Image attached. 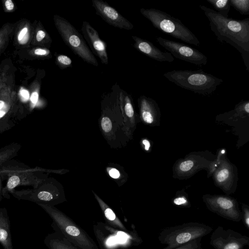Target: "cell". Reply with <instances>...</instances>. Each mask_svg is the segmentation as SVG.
<instances>
[{"mask_svg":"<svg viewBox=\"0 0 249 249\" xmlns=\"http://www.w3.org/2000/svg\"><path fill=\"white\" fill-rule=\"evenodd\" d=\"M199 8L207 18L211 30L217 40L235 48L249 71V18L235 19L225 17L204 5H199Z\"/></svg>","mask_w":249,"mask_h":249,"instance_id":"obj_1","label":"cell"},{"mask_svg":"<svg viewBox=\"0 0 249 249\" xmlns=\"http://www.w3.org/2000/svg\"><path fill=\"white\" fill-rule=\"evenodd\" d=\"M45 170L40 167H30L17 160H10L0 167L1 180L6 179L2 188V196L10 198V193L20 186L37 188L45 180L43 173Z\"/></svg>","mask_w":249,"mask_h":249,"instance_id":"obj_2","label":"cell"},{"mask_svg":"<svg viewBox=\"0 0 249 249\" xmlns=\"http://www.w3.org/2000/svg\"><path fill=\"white\" fill-rule=\"evenodd\" d=\"M53 220L52 227L55 232L78 249H99L93 239L85 230L65 213L54 206L38 204Z\"/></svg>","mask_w":249,"mask_h":249,"instance_id":"obj_3","label":"cell"},{"mask_svg":"<svg viewBox=\"0 0 249 249\" xmlns=\"http://www.w3.org/2000/svg\"><path fill=\"white\" fill-rule=\"evenodd\" d=\"M163 76L178 86L203 96L211 95L223 81L202 70H173Z\"/></svg>","mask_w":249,"mask_h":249,"instance_id":"obj_4","label":"cell"},{"mask_svg":"<svg viewBox=\"0 0 249 249\" xmlns=\"http://www.w3.org/2000/svg\"><path fill=\"white\" fill-rule=\"evenodd\" d=\"M141 14L159 30L183 42L199 46L200 41L180 19L155 8L140 9Z\"/></svg>","mask_w":249,"mask_h":249,"instance_id":"obj_5","label":"cell"},{"mask_svg":"<svg viewBox=\"0 0 249 249\" xmlns=\"http://www.w3.org/2000/svg\"><path fill=\"white\" fill-rule=\"evenodd\" d=\"M213 228L196 222L185 223L163 229L159 234V242L166 247L162 249H173L185 243L209 234Z\"/></svg>","mask_w":249,"mask_h":249,"instance_id":"obj_6","label":"cell"},{"mask_svg":"<svg viewBox=\"0 0 249 249\" xmlns=\"http://www.w3.org/2000/svg\"><path fill=\"white\" fill-rule=\"evenodd\" d=\"M54 24L64 42L87 63L98 66V61L78 31L65 18L54 15Z\"/></svg>","mask_w":249,"mask_h":249,"instance_id":"obj_7","label":"cell"},{"mask_svg":"<svg viewBox=\"0 0 249 249\" xmlns=\"http://www.w3.org/2000/svg\"><path fill=\"white\" fill-rule=\"evenodd\" d=\"M216 185L229 195L236 188L237 171L236 167L224 156H220L214 160L210 169Z\"/></svg>","mask_w":249,"mask_h":249,"instance_id":"obj_8","label":"cell"},{"mask_svg":"<svg viewBox=\"0 0 249 249\" xmlns=\"http://www.w3.org/2000/svg\"><path fill=\"white\" fill-rule=\"evenodd\" d=\"M202 200L211 212L232 221L242 220V213L235 198L228 195L206 194L202 196Z\"/></svg>","mask_w":249,"mask_h":249,"instance_id":"obj_9","label":"cell"},{"mask_svg":"<svg viewBox=\"0 0 249 249\" xmlns=\"http://www.w3.org/2000/svg\"><path fill=\"white\" fill-rule=\"evenodd\" d=\"M156 39L160 45L176 58L200 67L207 63V57L197 49L160 36L157 37Z\"/></svg>","mask_w":249,"mask_h":249,"instance_id":"obj_10","label":"cell"},{"mask_svg":"<svg viewBox=\"0 0 249 249\" xmlns=\"http://www.w3.org/2000/svg\"><path fill=\"white\" fill-rule=\"evenodd\" d=\"M210 244L214 249H244L249 246V237L219 226L211 234Z\"/></svg>","mask_w":249,"mask_h":249,"instance_id":"obj_11","label":"cell"},{"mask_svg":"<svg viewBox=\"0 0 249 249\" xmlns=\"http://www.w3.org/2000/svg\"><path fill=\"white\" fill-rule=\"evenodd\" d=\"M44 181L36 188L14 190L10 194L18 200L53 206L61 201L59 200L60 196L53 188L45 183Z\"/></svg>","mask_w":249,"mask_h":249,"instance_id":"obj_12","label":"cell"},{"mask_svg":"<svg viewBox=\"0 0 249 249\" xmlns=\"http://www.w3.org/2000/svg\"><path fill=\"white\" fill-rule=\"evenodd\" d=\"M93 230L101 249L124 248L126 240L124 231L114 229L102 222H97L94 224Z\"/></svg>","mask_w":249,"mask_h":249,"instance_id":"obj_13","label":"cell"},{"mask_svg":"<svg viewBox=\"0 0 249 249\" xmlns=\"http://www.w3.org/2000/svg\"><path fill=\"white\" fill-rule=\"evenodd\" d=\"M214 160H209L204 154H190L175 164V178L183 179L192 176L200 169L208 168L210 170Z\"/></svg>","mask_w":249,"mask_h":249,"instance_id":"obj_14","label":"cell"},{"mask_svg":"<svg viewBox=\"0 0 249 249\" xmlns=\"http://www.w3.org/2000/svg\"><path fill=\"white\" fill-rule=\"evenodd\" d=\"M96 14L108 24L121 29L130 30L134 25L114 8L102 0H92Z\"/></svg>","mask_w":249,"mask_h":249,"instance_id":"obj_15","label":"cell"},{"mask_svg":"<svg viewBox=\"0 0 249 249\" xmlns=\"http://www.w3.org/2000/svg\"><path fill=\"white\" fill-rule=\"evenodd\" d=\"M81 31L85 40L87 42L93 54L100 58L102 63L105 65L108 64V57L107 44L101 39L97 30L89 22L83 21Z\"/></svg>","mask_w":249,"mask_h":249,"instance_id":"obj_16","label":"cell"},{"mask_svg":"<svg viewBox=\"0 0 249 249\" xmlns=\"http://www.w3.org/2000/svg\"><path fill=\"white\" fill-rule=\"evenodd\" d=\"M133 47L140 52L159 62H173L174 58L169 52H163L151 42L136 36H132Z\"/></svg>","mask_w":249,"mask_h":249,"instance_id":"obj_17","label":"cell"},{"mask_svg":"<svg viewBox=\"0 0 249 249\" xmlns=\"http://www.w3.org/2000/svg\"><path fill=\"white\" fill-rule=\"evenodd\" d=\"M138 102L142 120L149 124L156 125L157 123H159L160 111L156 101L145 95H142L138 98Z\"/></svg>","mask_w":249,"mask_h":249,"instance_id":"obj_18","label":"cell"},{"mask_svg":"<svg viewBox=\"0 0 249 249\" xmlns=\"http://www.w3.org/2000/svg\"><path fill=\"white\" fill-rule=\"evenodd\" d=\"M0 243L3 249H13L10 223L6 208H0Z\"/></svg>","mask_w":249,"mask_h":249,"instance_id":"obj_19","label":"cell"},{"mask_svg":"<svg viewBox=\"0 0 249 249\" xmlns=\"http://www.w3.org/2000/svg\"><path fill=\"white\" fill-rule=\"evenodd\" d=\"M95 196L102 211L106 223L118 230L129 231L124 226L113 210L98 196L96 195Z\"/></svg>","mask_w":249,"mask_h":249,"instance_id":"obj_20","label":"cell"},{"mask_svg":"<svg viewBox=\"0 0 249 249\" xmlns=\"http://www.w3.org/2000/svg\"><path fill=\"white\" fill-rule=\"evenodd\" d=\"M44 243L48 249H78L56 232L48 234L45 237Z\"/></svg>","mask_w":249,"mask_h":249,"instance_id":"obj_21","label":"cell"},{"mask_svg":"<svg viewBox=\"0 0 249 249\" xmlns=\"http://www.w3.org/2000/svg\"><path fill=\"white\" fill-rule=\"evenodd\" d=\"M21 148L18 143L13 142L0 149V167L7 161L12 160L18 154Z\"/></svg>","mask_w":249,"mask_h":249,"instance_id":"obj_22","label":"cell"},{"mask_svg":"<svg viewBox=\"0 0 249 249\" xmlns=\"http://www.w3.org/2000/svg\"><path fill=\"white\" fill-rule=\"evenodd\" d=\"M210 3L217 12L225 17H229L231 4L230 0H206Z\"/></svg>","mask_w":249,"mask_h":249,"instance_id":"obj_23","label":"cell"},{"mask_svg":"<svg viewBox=\"0 0 249 249\" xmlns=\"http://www.w3.org/2000/svg\"><path fill=\"white\" fill-rule=\"evenodd\" d=\"M231 6L242 15H249V0H230Z\"/></svg>","mask_w":249,"mask_h":249,"instance_id":"obj_24","label":"cell"},{"mask_svg":"<svg viewBox=\"0 0 249 249\" xmlns=\"http://www.w3.org/2000/svg\"><path fill=\"white\" fill-rule=\"evenodd\" d=\"M173 203L175 205L181 208H188L191 207L188 196L185 192H178L173 200Z\"/></svg>","mask_w":249,"mask_h":249,"instance_id":"obj_25","label":"cell"},{"mask_svg":"<svg viewBox=\"0 0 249 249\" xmlns=\"http://www.w3.org/2000/svg\"><path fill=\"white\" fill-rule=\"evenodd\" d=\"M72 62L70 57L63 54H59L56 57L55 63L59 68L62 70L71 67Z\"/></svg>","mask_w":249,"mask_h":249,"instance_id":"obj_26","label":"cell"},{"mask_svg":"<svg viewBox=\"0 0 249 249\" xmlns=\"http://www.w3.org/2000/svg\"><path fill=\"white\" fill-rule=\"evenodd\" d=\"M202 238H199L173 249H203L201 243Z\"/></svg>","mask_w":249,"mask_h":249,"instance_id":"obj_27","label":"cell"},{"mask_svg":"<svg viewBox=\"0 0 249 249\" xmlns=\"http://www.w3.org/2000/svg\"><path fill=\"white\" fill-rule=\"evenodd\" d=\"M242 220L244 226L249 229V206L245 204H242Z\"/></svg>","mask_w":249,"mask_h":249,"instance_id":"obj_28","label":"cell"},{"mask_svg":"<svg viewBox=\"0 0 249 249\" xmlns=\"http://www.w3.org/2000/svg\"><path fill=\"white\" fill-rule=\"evenodd\" d=\"M101 126L104 132L107 133L109 132L112 128V123L110 119L107 117L104 116L101 120Z\"/></svg>","mask_w":249,"mask_h":249,"instance_id":"obj_29","label":"cell"},{"mask_svg":"<svg viewBox=\"0 0 249 249\" xmlns=\"http://www.w3.org/2000/svg\"><path fill=\"white\" fill-rule=\"evenodd\" d=\"M34 53L37 55L48 56L50 55V52L48 50L38 48L35 50Z\"/></svg>","mask_w":249,"mask_h":249,"instance_id":"obj_30","label":"cell"},{"mask_svg":"<svg viewBox=\"0 0 249 249\" xmlns=\"http://www.w3.org/2000/svg\"><path fill=\"white\" fill-rule=\"evenodd\" d=\"M47 33L43 30H39L36 35V39L38 42L43 40L45 38H47Z\"/></svg>","mask_w":249,"mask_h":249,"instance_id":"obj_31","label":"cell"},{"mask_svg":"<svg viewBox=\"0 0 249 249\" xmlns=\"http://www.w3.org/2000/svg\"><path fill=\"white\" fill-rule=\"evenodd\" d=\"M110 176L115 178H118L120 176L119 171L115 169H112L109 172Z\"/></svg>","mask_w":249,"mask_h":249,"instance_id":"obj_32","label":"cell"},{"mask_svg":"<svg viewBox=\"0 0 249 249\" xmlns=\"http://www.w3.org/2000/svg\"><path fill=\"white\" fill-rule=\"evenodd\" d=\"M5 5L8 10H12L14 7V3L11 0H7L5 1Z\"/></svg>","mask_w":249,"mask_h":249,"instance_id":"obj_33","label":"cell"},{"mask_svg":"<svg viewBox=\"0 0 249 249\" xmlns=\"http://www.w3.org/2000/svg\"><path fill=\"white\" fill-rule=\"evenodd\" d=\"M28 31L27 28L25 27L20 32L18 36V39L19 41H20L22 39V38L24 37V36L26 35L27 32Z\"/></svg>","mask_w":249,"mask_h":249,"instance_id":"obj_34","label":"cell"},{"mask_svg":"<svg viewBox=\"0 0 249 249\" xmlns=\"http://www.w3.org/2000/svg\"><path fill=\"white\" fill-rule=\"evenodd\" d=\"M38 97V93L36 91L32 93V94L31 95V100L32 103H33L34 104H36L37 101Z\"/></svg>","mask_w":249,"mask_h":249,"instance_id":"obj_35","label":"cell"},{"mask_svg":"<svg viewBox=\"0 0 249 249\" xmlns=\"http://www.w3.org/2000/svg\"><path fill=\"white\" fill-rule=\"evenodd\" d=\"M20 94L21 96L26 100L28 99L29 97V93L27 90L21 89L20 90Z\"/></svg>","mask_w":249,"mask_h":249,"instance_id":"obj_36","label":"cell"},{"mask_svg":"<svg viewBox=\"0 0 249 249\" xmlns=\"http://www.w3.org/2000/svg\"><path fill=\"white\" fill-rule=\"evenodd\" d=\"M142 143L145 146V147H144L145 149L146 150H148V149L150 147V146L149 142L146 140H143L142 141Z\"/></svg>","mask_w":249,"mask_h":249,"instance_id":"obj_37","label":"cell"},{"mask_svg":"<svg viewBox=\"0 0 249 249\" xmlns=\"http://www.w3.org/2000/svg\"><path fill=\"white\" fill-rule=\"evenodd\" d=\"M2 197V196H0V201L1 200Z\"/></svg>","mask_w":249,"mask_h":249,"instance_id":"obj_38","label":"cell"}]
</instances>
